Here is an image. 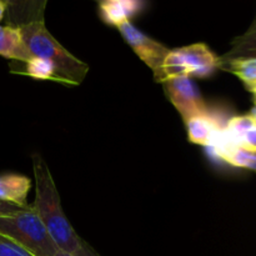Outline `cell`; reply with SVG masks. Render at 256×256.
I'll return each instance as SVG.
<instances>
[{
	"label": "cell",
	"mask_w": 256,
	"mask_h": 256,
	"mask_svg": "<svg viewBox=\"0 0 256 256\" xmlns=\"http://www.w3.org/2000/svg\"><path fill=\"white\" fill-rule=\"evenodd\" d=\"M162 84L166 90L168 98L182 115L184 122L195 115L206 114L210 112L199 88L192 78H172L165 80Z\"/></svg>",
	"instance_id": "8992f818"
},
{
	"label": "cell",
	"mask_w": 256,
	"mask_h": 256,
	"mask_svg": "<svg viewBox=\"0 0 256 256\" xmlns=\"http://www.w3.org/2000/svg\"><path fill=\"white\" fill-rule=\"evenodd\" d=\"M118 30L124 38L125 42L139 56V59L152 70L155 80L162 82V64H164V60L170 49H168L158 40L148 36L135 25H132V22L122 24L120 26H118Z\"/></svg>",
	"instance_id": "5b68a950"
},
{
	"label": "cell",
	"mask_w": 256,
	"mask_h": 256,
	"mask_svg": "<svg viewBox=\"0 0 256 256\" xmlns=\"http://www.w3.org/2000/svg\"><path fill=\"white\" fill-rule=\"evenodd\" d=\"M0 236L30 256H55L59 250L32 205L14 214L2 215Z\"/></svg>",
	"instance_id": "3957f363"
},
{
	"label": "cell",
	"mask_w": 256,
	"mask_h": 256,
	"mask_svg": "<svg viewBox=\"0 0 256 256\" xmlns=\"http://www.w3.org/2000/svg\"><path fill=\"white\" fill-rule=\"evenodd\" d=\"M0 56L22 62H28L32 59L18 28L0 25Z\"/></svg>",
	"instance_id": "30bf717a"
},
{
	"label": "cell",
	"mask_w": 256,
	"mask_h": 256,
	"mask_svg": "<svg viewBox=\"0 0 256 256\" xmlns=\"http://www.w3.org/2000/svg\"><path fill=\"white\" fill-rule=\"evenodd\" d=\"M22 209H24V208H19V206H16V205H12V204H10V202L0 200V216H2V215L14 214V212H20V210H22ZM25 209H26V208H25Z\"/></svg>",
	"instance_id": "e0dca14e"
},
{
	"label": "cell",
	"mask_w": 256,
	"mask_h": 256,
	"mask_svg": "<svg viewBox=\"0 0 256 256\" xmlns=\"http://www.w3.org/2000/svg\"><path fill=\"white\" fill-rule=\"evenodd\" d=\"M220 69L229 72L244 82L245 88L256 84V58H238L220 62Z\"/></svg>",
	"instance_id": "4fadbf2b"
},
{
	"label": "cell",
	"mask_w": 256,
	"mask_h": 256,
	"mask_svg": "<svg viewBox=\"0 0 256 256\" xmlns=\"http://www.w3.org/2000/svg\"><path fill=\"white\" fill-rule=\"evenodd\" d=\"M25 74L38 80H52L59 82L56 69L52 62L44 59L32 58L28 62H25Z\"/></svg>",
	"instance_id": "5bb4252c"
},
{
	"label": "cell",
	"mask_w": 256,
	"mask_h": 256,
	"mask_svg": "<svg viewBox=\"0 0 256 256\" xmlns=\"http://www.w3.org/2000/svg\"><path fill=\"white\" fill-rule=\"evenodd\" d=\"M214 154L222 162L239 169L252 170L256 172V152L239 146V145H229L222 148H210Z\"/></svg>",
	"instance_id": "8fae6325"
},
{
	"label": "cell",
	"mask_w": 256,
	"mask_h": 256,
	"mask_svg": "<svg viewBox=\"0 0 256 256\" xmlns=\"http://www.w3.org/2000/svg\"><path fill=\"white\" fill-rule=\"evenodd\" d=\"M0 256H30L9 240L0 236Z\"/></svg>",
	"instance_id": "9a60e30c"
},
{
	"label": "cell",
	"mask_w": 256,
	"mask_h": 256,
	"mask_svg": "<svg viewBox=\"0 0 256 256\" xmlns=\"http://www.w3.org/2000/svg\"><path fill=\"white\" fill-rule=\"evenodd\" d=\"M146 4L140 0H104L99 2V15L102 22L112 26H120L145 9Z\"/></svg>",
	"instance_id": "52a82bcc"
},
{
	"label": "cell",
	"mask_w": 256,
	"mask_h": 256,
	"mask_svg": "<svg viewBox=\"0 0 256 256\" xmlns=\"http://www.w3.org/2000/svg\"><path fill=\"white\" fill-rule=\"evenodd\" d=\"M238 58H256V18L244 34L232 39L230 50L220 56V62Z\"/></svg>",
	"instance_id": "7c38bea8"
},
{
	"label": "cell",
	"mask_w": 256,
	"mask_h": 256,
	"mask_svg": "<svg viewBox=\"0 0 256 256\" xmlns=\"http://www.w3.org/2000/svg\"><path fill=\"white\" fill-rule=\"evenodd\" d=\"M74 256H100V255L98 254V252H95V250L92 249V248L90 246L85 240H82V246H80V249L75 252Z\"/></svg>",
	"instance_id": "ac0fdd59"
},
{
	"label": "cell",
	"mask_w": 256,
	"mask_h": 256,
	"mask_svg": "<svg viewBox=\"0 0 256 256\" xmlns=\"http://www.w3.org/2000/svg\"><path fill=\"white\" fill-rule=\"evenodd\" d=\"M46 2H35L30 12L20 9L18 2H8V25L20 30L22 42L30 56L52 62L56 69L60 82L79 85L86 78L89 65L75 58L65 49L48 30L44 20Z\"/></svg>",
	"instance_id": "6da1fadb"
},
{
	"label": "cell",
	"mask_w": 256,
	"mask_h": 256,
	"mask_svg": "<svg viewBox=\"0 0 256 256\" xmlns=\"http://www.w3.org/2000/svg\"><path fill=\"white\" fill-rule=\"evenodd\" d=\"M32 188V180L20 174L0 175V200L16 205L19 208H29L26 202L28 194Z\"/></svg>",
	"instance_id": "9c48e42d"
},
{
	"label": "cell",
	"mask_w": 256,
	"mask_h": 256,
	"mask_svg": "<svg viewBox=\"0 0 256 256\" xmlns=\"http://www.w3.org/2000/svg\"><path fill=\"white\" fill-rule=\"evenodd\" d=\"M218 69H220V56L204 42H196L169 50L162 64V82L178 76L205 79Z\"/></svg>",
	"instance_id": "277c9868"
},
{
	"label": "cell",
	"mask_w": 256,
	"mask_h": 256,
	"mask_svg": "<svg viewBox=\"0 0 256 256\" xmlns=\"http://www.w3.org/2000/svg\"><path fill=\"white\" fill-rule=\"evenodd\" d=\"M32 172L35 179V212L60 250L75 255L82 239L76 234L62 206L59 192L49 166L40 154L32 155Z\"/></svg>",
	"instance_id": "7a4b0ae2"
},
{
	"label": "cell",
	"mask_w": 256,
	"mask_h": 256,
	"mask_svg": "<svg viewBox=\"0 0 256 256\" xmlns=\"http://www.w3.org/2000/svg\"><path fill=\"white\" fill-rule=\"evenodd\" d=\"M239 146L249 149L252 150V152H256V125L250 130H248V132L240 138Z\"/></svg>",
	"instance_id": "2e32d148"
},
{
	"label": "cell",
	"mask_w": 256,
	"mask_h": 256,
	"mask_svg": "<svg viewBox=\"0 0 256 256\" xmlns=\"http://www.w3.org/2000/svg\"><path fill=\"white\" fill-rule=\"evenodd\" d=\"M249 116L252 118V122H254V124L256 125V105H254V106L252 108V110H250L249 112Z\"/></svg>",
	"instance_id": "ffe728a7"
},
{
	"label": "cell",
	"mask_w": 256,
	"mask_h": 256,
	"mask_svg": "<svg viewBox=\"0 0 256 256\" xmlns=\"http://www.w3.org/2000/svg\"><path fill=\"white\" fill-rule=\"evenodd\" d=\"M55 256H74V255H72V254H69V252H62V250H58V252H56V255Z\"/></svg>",
	"instance_id": "7402d4cb"
},
{
	"label": "cell",
	"mask_w": 256,
	"mask_h": 256,
	"mask_svg": "<svg viewBox=\"0 0 256 256\" xmlns=\"http://www.w3.org/2000/svg\"><path fill=\"white\" fill-rule=\"evenodd\" d=\"M248 90H249V92L252 94V96H254V102H255V105H256V84L252 85V86L248 88Z\"/></svg>",
	"instance_id": "44dd1931"
},
{
	"label": "cell",
	"mask_w": 256,
	"mask_h": 256,
	"mask_svg": "<svg viewBox=\"0 0 256 256\" xmlns=\"http://www.w3.org/2000/svg\"><path fill=\"white\" fill-rule=\"evenodd\" d=\"M186 125L188 139L190 142L202 146H209L218 132L225 129L226 122H219L218 116L212 112L195 115L185 122Z\"/></svg>",
	"instance_id": "ba28073f"
},
{
	"label": "cell",
	"mask_w": 256,
	"mask_h": 256,
	"mask_svg": "<svg viewBox=\"0 0 256 256\" xmlns=\"http://www.w3.org/2000/svg\"><path fill=\"white\" fill-rule=\"evenodd\" d=\"M6 8H8V2H2V0H0V22L5 18Z\"/></svg>",
	"instance_id": "d6986e66"
}]
</instances>
